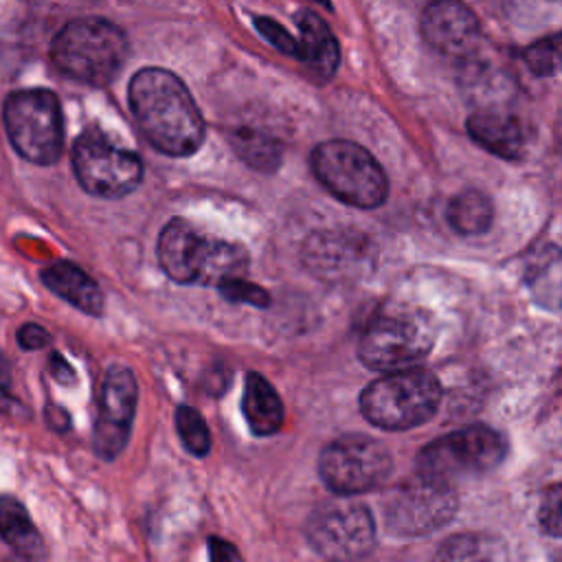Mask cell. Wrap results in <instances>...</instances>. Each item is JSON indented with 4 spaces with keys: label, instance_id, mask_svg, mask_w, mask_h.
I'll list each match as a JSON object with an SVG mask.
<instances>
[{
    "label": "cell",
    "instance_id": "obj_1",
    "mask_svg": "<svg viewBox=\"0 0 562 562\" xmlns=\"http://www.w3.org/2000/svg\"><path fill=\"white\" fill-rule=\"evenodd\" d=\"M132 114L151 147L184 158L204 140V119L182 83L165 68H143L130 81Z\"/></svg>",
    "mask_w": 562,
    "mask_h": 562
},
{
    "label": "cell",
    "instance_id": "obj_2",
    "mask_svg": "<svg viewBox=\"0 0 562 562\" xmlns=\"http://www.w3.org/2000/svg\"><path fill=\"white\" fill-rule=\"evenodd\" d=\"M156 252L162 270L176 283L217 285L228 277H241L248 268V255L239 244L204 235L182 217L165 224Z\"/></svg>",
    "mask_w": 562,
    "mask_h": 562
},
{
    "label": "cell",
    "instance_id": "obj_3",
    "mask_svg": "<svg viewBox=\"0 0 562 562\" xmlns=\"http://www.w3.org/2000/svg\"><path fill=\"white\" fill-rule=\"evenodd\" d=\"M437 327L428 312L408 303H384L362 329L360 360L380 371L415 367L435 345Z\"/></svg>",
    "mask_w": 562,
    "mask_h": 562
},
{
    "label": "cell",
    "instance_id": "obj_4",
    "mask_svg": "<svg viewBox=\"0 0 562 562\" xmlns=\"http://www.w3.org/2000/svg\"><path fill=\"white\" fill-rule=\"evenodd\" d=\"M50 59L75 81L105 86L127 59V37L116 24L103 18H79L55 35Z\"/></svg>",
    "mask_w": 562,
    "mask_h": 562
},
{
    "label": "cell",
    "instance_id": "obj_5",
    "mask_svg": "<svg viewBox=\"0 0 562 562\" xmlns=\"http://www.w3.org/2000/svg\"><path fill=\"white\" fill-rule=\"evenodd\" d=\"M439 380L424 369L386 371L360 393L362 415L382 430H408L426 424L439 408Z\"/></svg>",
    "mask_w": 562,
    "mask_h": 562
},
{
    "label": "cell",
    "instance_id": "obj_6",
    "mask_svg": "<svg viewBox=\"0 0 562 562\" xmlns=\"http://www.w3.org/2000/svg\"><path fill=\"white\" fill-rule=\"evenodd\" d=\"M312 171L345 204L375 209L386 200V173L373 154L358 143L336 138L316 145L312 151Z\"/></svg>",
    "mask_w": 562,
    "mask_h": 562
},
{
    "label": "cell",
    "instance_id": "obj_7",
    "mask_svg": "<svg viewBox=\"0 0 562 562\" xmlns=\"http://www.w3.org/2000/svg\"><path fill=\"white\" fill-rule=\"evenodd\" d=\"M4 127L13 149L29 162L53 165L64 149V119L55 92L15 90L4 101Z\"/></svg>",
    "mask_w": 562,
    "mask_h": 562
},
{
    "label": "cell",
    "instance_id": "obj_8",
    "mask_svg": "<svg viewBox=\"0 0 562 562\" xmlns=\"http://www.w3.org/2000/svg\"><path fill=\"white\" fill-rule=\"evenodd\" d=\"M505 454V439L496 430L476 424L452 430L424 446L417 454V472L454 485V481L498 468Z\"/></svg>",
    "mask_w": 562,
    "mask_h": 562
},
{
    "label": "cell",
    "instance_id": "obj_9",
    "mask_svg": "<svg viewBox=\"0 0 562 562\" xmlns=\"http://www.w3.org/2000/svg\"><path fill=\"white\" fill-rule=\"evenodd\" d=\"M459 498L454 485L415 474L382 498V516L395 536H426L450 522L457 514Z\"/></svg>",
    "mask_w": 562,
    "mask_h": 562
},
{
    "label": "cell",
    "instance_id": "obj_10",
    "mask_svg": "<svg viewBox=\"0 0 562 562\" xmlns=\"http://www.w3.org/2000/svg\"><path fill=\"white\" fill-rule=\"evenodd\" d=\"M318 472L334 494H364L386 483L393 472V459L384 443L367 435H345L325 446Z\"/></svg>",
    "mask_w": 562,
    "mask_h": 562
},
{
    "label": "cell",
    "instance_id": "obj_11",
    "mask_svg": "<svg viewBox=\"0 0 562 562\" xmlns=\"http://www.w3.org/2000/svg\"><path fill=\"white\" fill-rule=\"evenodd\" d=\"M72 169L79 184L97 198H123L143 180L138 154L119 147L99 130H86L75 140Z\"/></svg>",
    "mask_w": 562,
    "mask_h": 562
},
{
    "label": "cell",
    "instance_id": "obj_12",
    "mask_svg": "<svg viewBox=\"0 0 562 562\" xmlns=\"http://www.w3.org/2000/svg\"><path fill=\"white\" fill-rule=\"evenodd\" d=\"M310 544L331 560L367 558L375 547V522L360 503H325L305 527Z\"/></svg>",
    "mask_w": 562,
    "mask_h": 562
},
{
    "label": "cell",
    "instance_id": "obj_13",
    "mask_svg": "<svg viewBox=\"0 0 562 562\" xmlns=\"http://www.w3.org/2000/svg\"><path fill=\"white\" fill-rule=\"evenodd\" d=\"M138 402L136 378L127 367H110L99 391V413L94 424V450L112 461L127 443Z\"/></svg>",
    "mask_w": 562,
    "mask_h": 562
},
{
    "label": "cell",
    "instance_id": "obj_14",
    "mask_svg": "<svg viewBox=\"0 0 562 562\" xmlns=\"http://www.w3.org/2000/svg\"><path fill=\"white\" fill-rule=\"evenodd\" d=\"M419 26L426 44L446 57H468L481 40L476 15L459 0H432Z\"/></svg>",
    "mask_w": 562,
    "mask_h": 562
},
{
    "label": "cell",
    "instance_id": "obj_15",
    "mask_svg": "<svg viewBox=\"0 0 562 562\" xmlns=\"http://www.w3.org/2000/svg\"><path fill=\"white\" fill-rule=\"evenodd\" d=\"M468 134L476 145L503 160H518L525 154V132L516 116L487 108L470 114Z\"/></svg>",
    "mask_w": 562,
    "mask_h": 562
},
{
    "label": "cell",
    "instance_id": "obj_16",
    "mask_svg": "<svg viewBox=\"0 0 562 562\" xmlns=\"http://www.w3.org/2000/svg\"><path fill=\"white\" fill-rule=\"evenodd\" d=\"M299 37L296 55L318 79H329L340 61L338 42L331 35L329 26L312 11H301L296 15Z\"/></svg>",
    "mask_w": 562,
    "mask_h": 562
},
{
    "label": "cell",
    "instance_id": "obj_17",
    "mask_svg": "<svg viewBox=\"0 0 562 562\" xmlns=\"http://www.w3.org/2000/svg\"><path fill=\"white\" fill-rule=\"evenodd\" d=\"M42 281L44 285L75 305L77 310L90 314V316H101L103 312V294L94 279L86 274L79 266L70 261H57L50 263L48 268L42 270Z\"/></svg>",
    "mask_w": 562,
    "mask_h": 562
},
{
    "label": "cell",
    "instance_id": "obj_18",
    "mask_svg": "<svg viewBox=\"0 0 562 562\" xmlns=\"http://www.w3.org/2000/svg\"><path fill=\"white\" fill-rule=\"evenodd\" d=\"M244 417L257 437L274 435L283 424V404L272 384L250 371L244 380V397H241Z\"/></svg>",
    "mask_w": 562,
    "mask_h": 562
},
{
    "label": "cell",
    "instance_id": "obj_19",
    "mask_svg": "<svg viewBox=\"0 0 562 562\" xmlns=\"http://www.w3.org/2000/svg\"><path fill=\"white\" fill-rule=\"evenodd\" d=\"M0 540L22 558H42L44 540L29 512L11 496H0Z\"/></svg>",
    "mask_w": 562,
    "mask_h": 562
},
{
    "label": "cell",
    "instance_id": "obj_20",
    "mask_svg": "<svg viewBox=\"0 0 562 562\" xmlns=\"http://www.w3.org/2000/svg\"><path fill=\"white\" fill-rule=\"evenodd\" d=\"M448 222L461 235H481L494 220L492 202L485 193L468 189L457 193L448 204Z\"/></svg>",
    "mask_w": 562,
    "mask_h": 562
},
{
    "label": "cell",
    "instance_id": "obj_21",
    "mask_svg": "<svg viewBox=\"0 0 562 562\" xmlns=\"http://www.w3.org/2000/svg\"><path fill=\"white\" fill-rule=\"evenodd\" d=\"M235 151L244 162L261 171H274L281 162V147L277 140L268 138L266 134L241 130L233 136Z\"/></svg>",
    "mask_w": 562,
    "mask_h": 562
},
{
    "label": "cell",
    "instance_id": "obj_22",
    "mask_svg": "<svg viewBox=\"0 0 562 562\" xmlns=\"http://www.w3.org/2000/svg\"><path fill=\"white\" fill-rule=\"evenodd\" d=\"M176 419V430L184 443V448L195 454V457H206L211 450V432L209 426L204 422V417L200 415V411L180 404L173 413Z\"/></svg>",
    "mask_w": 562,
    "mask_h": 562
},
{
    "label": "cell",
    "instance_id": "obj_23",
    "mask_svg": "<svg viewBox=\"0 0 562 562\" xmlns=\"http://www.w3.org/2000/svg\"><path fill=\"white\" fill-rule=\"evenodd\" d=\"M501 7L516 22H542L558 15L560 0H501Z\"/></svg>",
    "mask_w": 562,
    "mask_h": 562
},
{
    "label": "cell",
    "instance_id": "obj_24",
    "mask_svg": "<svg viewBox=\"0 0 562 562\" xmlns=\"http://www.w3.org/2000/svg\"><path fill=\"white\" fill-rule=\"evenodd\" d=\"M558 61H560V46H558V35L544 37L540 42H536L533 46H529L525 50V64L529 66V70L533 75H553L558 70Z\"/></svg>",
    "mask_w": 562,
    "mask_h": 562
},
{
    "label": "cell",
    "instance_id": "obj_25",
    "mask_svg": "<svg viewBox=\"0 0 562 562\" xmlns=\"http://www.w3.org/2000/svg\"><path fill=\"white\" fill-rule=\"evenodd\" d=\"M217 290L226 301H233V303H248L255 307H266L270 303V294L263 288L250 281H244L241 277H228L220 281Z\"/></svg>",
    "mask_w": 562,
    "mask_h": 562
},
{
    "label": "cell",
    "instance_id": "obj_26",
    "mask_svg": "<svg viewBox=\"0 0 562 562\" xmlns=\"http://www.w3.org/2000/svg\"><path fill=\"white\" fill-rule=\"evenodd\" d=\"M255 26L274 48H279L285 55H296V37L290 35L274 20H270V18H255Z\"/></svg>",
    "mask_w": 562,
    "mask_h": 562
},
{
    "label": "cell",
    "instance_id": "obj_27",
    "mask_svg": "<svg viewBox=\"0 0 562 562\" xmlns=\"http://www.w3.org/2000/svg\"><path fill=\"white\" fill-rule=\"evenodd\" d=\"M540 527L549 536H560V487L558 485L547 490L542 496Z\"/></svg>",
    "mask_w": 562,
    "mask_h": 562
},
{
    "label": "cell",
    "instance_id": "obj_28",
    "mask_svg": "<svg viewBox=\"0 0 562 562\" xmlns=\"http://www.w3.org/2000/svg\"><path fill=\"white\" fill-rule=\"evenodd\" d=\"M18 342H20L22 349L33 351V349H42L44 345H48V342H50V336H48V331H46L44 327H40V325H35V323H29V325H22V327H20V331H18Z\"/></svg>",
    "mask_w": 562,
    "mask_h": 562
},
{
    "label": "cell",
    "instance_id": "obj_29",
    "mask_svg": "<svg viewBox=\"0 0 562 562\" xmlns=\"http://www.w3.org/2000/svg\"><path fill=\"white\" fill-rule=\"evenodd\" d=\"M209 555L211 560H239V551L220 538H209Z\"/></svg>",
    "mask_w": 562,
    "mask_h": 562
},
{
    "label": "cell",
    "instance_id": "obj_30",
    "mask_svg": "<svg viewBox=\"0 0 562 562\" xmlns=\"http://www.w3.org/2000/svg\"><path fill=\"white\" fill-rule=\"evenodd\" d=\"M50 371H53V375L59 380V382H64V384H70V382H75V373H72V369H70V364L64 360V358H59V356H50Z\"/></svg>",
    "mask_w": 562,
    "mask_h": 562
},
{
    "label": "cell",
    "instance_id": "obj_31",
    "mask_svg": "<svg viewBox=\"0 0 562 562\" xmlns=\"http://www.w3.org/2000/svg\"><path fill=\"white\" fill-rule=\"evenodd\" d=\"M314 2H321L323 7H329V0H314Z\"/></svg>",
    "mask_w": 562,
    "mask_h": 562
}]
</instances>
